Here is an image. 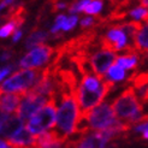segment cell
Segmentation results:
<instances>
[{
	"mask_svg": "<svg viewBox=\"0 0 148 148\" xmlns=\"http://www.w3.org/2000/svg\"><path fill=\"white\" fill-rule=\"evenodd\" d=\"M11 71H12V66H5V68L0 69V81H3Z\"/></svg>",
	"mask_w": 148,
	"mask_h": 148,
	"instance_id": "cb8c5ba5",
	"label": "cell"
},
{
	"mask_svg": "<svg viewBox=\"0 0 148 148\" xmlns=\"http://www.w3.org/2000/svg\"><path fill=\"white\" fill-rule=\"evenodd\" d=\"M66 17L65 14H59V16L56 18V22H54V25L51 28V33L52 34H57L59 30L62 29V27H63V24L65 23V21H66Z\"/></svg>",
	"mask_w": 148,
	"mask_h": 148,
	"instance_id": "d6986e66",
	"label": "cell"
},
{
	"mask_svg": "<svg viewBox=\"0 0 148 148\" xmlns=\"http://www.w3.org/2000/svg\"><path fill=\"white\" fill-rule=\"evenodd\" d=\"M112 88H113V83L111 81H107L106 78L102 79L100 89H98L97 92H88L84 88L81 87L78 83L73 95H75L77 105L79 107L81 116H84L86 113L90 112L94 107L99 106V103L105 99L107 93L111 92Z\"/></svg>",
	"mask_w": 148,
	"mask_h": 148,
	"instance_id": "3957f363",
	"label": "cell"
},
{
	"mask_svg": "<svg viewBox=\"0 0 148 148\" xmlns=\"http://www.w3.org/2000/svg\"><path fill=\"white\" fill-rule=\"evenodd\" d=\"M14 29H16L14 24L7 22L6 24H4L1 28H0V38H7V36H10L14 32Z\"/></svg>",
	"mask_w": 148,
	"mask_h": 148,
	"instance_id": "ffe728a7",
	"label": "cell"
},
{
	"mask_svg": "<svg viewBox=\"0 0 148 148\" xmlns=\"http://www.w3.org/2000/svg\"><path fill=\"white\" fill-rule=\"evenodd\" d=\"M100 45L102 49L110 51V52H116V51H122L125 49L128 46V38L125 33L117 24L107 33V35L102 36L100 39Z\"/></svg>",
	"mask_w": 148,
	"mask_h": 148,
	"instance_id": "ba28073f",
	"label": "cell"
},
{
	"mask_svg": "<svg viewBox=\"0 0 148 148\" xmlns=\"http://www.w3.org/2000/svg\"><path fill=\"white\" fill-rule=\"evenodd\" d=\"M86 122L88 131H102L116 124L117 118L110 103H101L94 107L90 112L81 116Z\"/></svg>",
	"mask_w": 148,
	"mask_h": 148,
	"instance_id": "5b68a950",
	"label": "cell"
},
{
	"mask_svg": "<svg viewBox=\"0 0 148 148\" xmlns=\"http://www.w3.org/2000/svg\"><path fill=\"white\" fill-rule=\"evenodd\" d=\"M56 53L54 48L47 45H40L25 54L19 63V66L23 69H33L46 64L51 57Z\"/></svg>",
	"mask_w": 148,
	"mask_h": 148,
	"instance_id": "52a82bcc",
	"label": "cell"
},
{
	"mask_svg": "<svg viewBox=\"0 0 148 148\" xmlns=\"http://www.w3.org/2000/svg\"><path fill=\"white\" fill-rule=\"evenodd\" d=\"M56 116H57V100L48 99L46 105L29 119L25 129L33 136H38L42 134V132H46V130H48L56 124Z\"/></svg>",
	"mask_w": 148,
	"mask_h": 148,
	"instance_id": "277c9868",
	"label": "cell"
},
{
	"mask_svg": "<svg viewBox=\"0 0 148 148\" xmlns=\"http://www.w3.org/2000/svg\"><path fill=\"white\" fill-rule=\"evenodd\" d=\"M116 58L117 57L113 52L105 51V49L95 53L89 60V65L94 76H97L99 78H105V73L112 66Z\"/></svg>",
	"mask_w": 148,
	"mask_h": 148,
	"instance_id": "9c48e42d",
	"label": "cell"
},
{
	"mask_svg": "<svg viewBox=\"0 0 148 148\" xmlns=\"http://www.w3.org/2000/svg\"><path fill=\"white\" fill-rule=\"evenodd\" d=\"M43 69H24L14 72L11 77L4 81L0 92L9 93H27L39 82Z\"/></svg>",
	"mask_w": 148,
	"mask_h": 148,
	"instance_id": "7a4b0ae2",
	"label": "cell"
},
{
	"mask_svg": "<svg viewBox=\"0 0 148 148\" xmlns=\"http://www.w3.org/2000/svg\"><path fill=\"white\" fill-rule=\"evenodd\" d=\"M0 148H12V146H10L6 141L0 138Z\"/></svg>",
	"mask_w": 148,
	"mask_h": 148,
	"instance_id": "484cf974",
	"label": "cell"
},
{
	"mask_svg": "<svg viewBox=\"0 0 148 148\" xmlns=\"http://www.w3.org/2000/svg\"><path fill=\"white\" fill-rule=\"evenodd\" d=\"M21 36H22V32L19 30V29H18V30L16 32V33H14L13 34V38H12V41L13 42H17L19 39H21Z\"/></svg>",
	"mask_w": 148,
	"mask_h": 148,
	"instance_id": "d4e9b609",
	"label": "cell"
},
{
	"mask_svg": "<svg viewBox=\"0 0 148 148\" xmlns=\"http://www.w3.org/2000/svg\"><path fill=\"white\" fill-rule=\"evenodd\" d=\"M99 22L97 21V18H93V17H87V18H83L82 21H81V27H82L83 29L86 28H89L92 25H95V24H98Z\"/></svg>",
	"mask_w": 148,
	"mask_h": 148,
	"instance_id": "7402d4cb",
	"label": "cell"
},
{
	"mask_svg": "<svg viewBox=\"0 0 148 148\" xmlns=\"http://www.w3.org/2000/svg\"><path fill=\"white\" fill-rule=\"evenodd\" d=\"M106 78V77H105ZM125 78V71L119 68L118 65H112L111 68L107 70V81L111 82H117V81H123Z\"/></svg>",
	"mask_w": 148,
	"mask_h": 148,
	"instance_id": "2e32d148",
	"label": "cell"
},
{
	"mask_svg": "<svg viewBox=\"0 0 148 148\" xmlns=\"http://www.w3.org/2000/svg\"><path fill=\"white\" fill-rule=\"evenodd\" d=\"M48 39V34L45 33V32H33L30 35L28 36L27 39V43L25 46L28 48H32V47H35V46H40L42 45L43 41H46Z\"/></svg>",
	"mask_w": 148,
	"mask_h": 148,
	"instance_id": "9a60e30c",
	"label": "cell"
},
{
	"mask_svg": "<svg viewBox=\"0 0 148 148\" xmlns=\"http://www.w3.org/2000/svg\"><path fill=\"white\" fill-rule=\"evenodd\" d=\"M0 94H1V92H0Z\"/></svg>",
	"mask_w": 148,
	"mask_h": 148,
	"instance_id": "83f0119b",
	"label": "cell"
},
{
	"mask_svg": "<svg viewBox=\"0 0 148 148\" xmlns=\"http://www.w3.org/2000/svg\"><path fill=\"white\" fill-rule=\"evenodd\" d=\"M68 138L57 130L46 131L34 136V141L29 148H63Z\"/></svg>",
	"mask_w": 148,
	"mask_h": 148,
	"instance_id": "30bf717a",
	"label": "cell"
},
{
	"mask_svg": "<svg viewBox=\"0 0 148 148\" xmlns=\"http://www.w3.org/2000/svg\"><path fill=\"white\" fill-rule=\"evenodd\" d=\"M81 119V111L73 93H64L60 95V106L56 116L57 131L69 137L76 135L77 127Z\"/></svg>",
	"mask_w": 148,
	"mask_h": 148,
	"instance_id": "6da1fadb",
	"label": "cell"
},
{
	"mask_svg": "<svg viewBox=\"0 0 148 148\" xmlns=\"http://www.w3.org/2000/svg\"><path fill=\"white\" fill-rule=\"evenodd\" d=\"M69 5L66 3H58V1H53L52 3V11H57V10H62L68 7Z\"/></svg>",
	"mask_w": 148,
	"mask_h": 148,
	"instance_id": "603a6c76",
	"label": "cell"
},
{
	"mask_svg": "<svg viewBox=\"0 0 148 148\" xmlns=\"http://www.w3.org/2000/svg\"><path fill=\"white\" fill-rule=\"evenodd\" d=\"M25 93H9L4 94L0 99V112L10 114L16 111L21 100L23 99Z\"/></svg>",
	"mask_w": 148,
	"mask_h": 148,
	"instance_id": "7c38bea8",
	"label": "cell"
},
{
	"mask_svg": "<svg viewBox=\"0 0 148 148\" xmlns=\"http://www.w3.org/2000/svg\"><path fill=\"white\" fill-rule=\"evenodd\" d=\"M124 51H127V54L117 57L116 58V65H118L123 70H134V69H136L137 63H138V54L135 52V49L131 48V47H128Z\"/></svg>",
	"mask_w": 148,
	"mask_h": 148,
	"instance_id": "5bb4252c",
	"label": "cell"
},
{
	"mask_svg": "<svg viewBox=\"0 0 148 148\" xmlns=\"http://www.w3.org/2000/svg\"><path fill=\"white\" fill-rule=\"evenodd\" d=\"M22 128H23V122L18 119L16 116L0 112V135L11 137Z\"/></svg>",
	"mask_w": 148,
	"mask_h": 148,
	"instance_id": "8fae6325",
	"label": "cell"
},
{
	"mask_svg": "<svg viewBox=\"0 0 148 148\" xmlns=\"http://www.w3.org/2000/svg\"><path fill=\"white\" fill-rule=\"evenodd\" d=\"M34 141V136L24 127L19 129L16 134L7 138V143L16 148H29Z\"/></svg>",
	"mask_w": 148,
	"mask_h": 148,
	"instance_id": "4fadbf2b",
	"label": "cell"
},
{
	"mask_svg": "<svg viewBox=\"0 0 148 148\" xmlns=\"http://www.w3.org/2000/svg\"><path fill=\"white\" fill-rule=\"evenodd\" d=\"M130 16H132L137 21H145V22H147V17H148L147 9H143V7L138 6V7H136V9H134L130 12Z\"/></svg>",
	"mask_w": 148,
	"mask_h": 148,
	"instance_id": "ac0fdd59",
	"label": "cell"
},
{
	"mask_svg": "<svg viewBox=\"0 0 148 148\" xmlns=\"http://www.w3.org/2000/svg\"><path fill=\"white\" fill-rule=\"evenodd\" d=\"M102 6H103V3L100 1V0H98V1L97 0L95 1H89L83 9V12L89 14H98L102 10Z\"/></svg>",
	"mask_w": 148,
	"mask_h": 148,
	"instance_id": "e0dca14e",
	"label": "cell"
},
{
	"mask_svg": "<svg viewBox=\"0 0 148 148\" xmlns=\"http://www.w3.org/2000/svg\"><path fill=\"white\" fill-rule=\"evenodd\" d=\"M77 16H70L69 18H66V21H65V23L63 24V27H62V29L64 32H69V30H71V29H73L75 28V25L77 24Z\"/></svg>",
	"mask_w": 148,
	"mask_h": 148,
	"instance_id": "44dd1931",
	"label": "cell"
},
{
	"mask_svg": "<svg viewBox=\"0 0 148 148\" xmlns=\"http://www.w3.org/2000/svg\"><path fill=\"white\" fill-rule=\"evenodd\" d=\"M48 101L47 98L41 97V95H35L27 92L24 94L23 99L21 100L18 107L16 108V117L18 119H21L22 122H24L29 118H32L36 112L39 111L46 105Z\"/></svg>",
	"mask_w": 148,
	"mask_h": 148,
	"instance_id": "8992f818",
	"label": "cell"
},
{
	"mask_svg": "<svg viewBox=\"0 0 148 148\" xmlns=\"http://www.w3.org/2000/svg\"><path fill=\"white\" fill-rule=\"evenodd\" d=\"M11 58V54L9 53V52H5V53L0 57V60L1 62H5V60H7V59H10Z\"/></svg>",
	"mask_w": 148,
	"mask_h": 148,
	"instance_id": "4316f807",
	"label": "cell"
}]
</instances>
